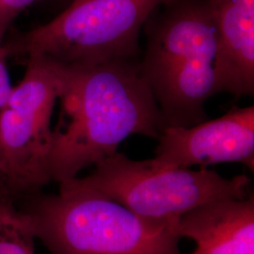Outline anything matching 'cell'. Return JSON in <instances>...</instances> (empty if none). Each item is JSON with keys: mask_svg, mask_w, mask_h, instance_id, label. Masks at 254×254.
I'll use <instances>...</instances> for the list:
<instances>
[{"mask_svg": "<svg viewBox=\"0 0 254 254\" xmlns=\"http://www.w3.org/2000/svg\"><path fill=\"white\" fill-rule=\"evenodd\" d=\"M60 64L62 83L48 160L51 181L73 179L117 153L134 134L158 138L165 129L139 59L89 66Z\"/></svg>", "mask_w": 254, "mask_h": 254, "instance_id": "1", "label": "cell"}, {"mask_svg": "<svg viewBox=\"0 0 254 254\" xmlns=\"http://www.w3.org/2000/svg\"><path fill=\"white\" fill-rule=\"evenodd\" d=\"M139 60L168 127H190L207 120L204 105L218 94V31L207 0H173L154 10L143 27Z\"/></svg>", "mask_w": 254, "mask_h": 254, "instance_id": "2", "label": "cell"}, {"mask_svg": "<svg viewBox=\"0 0 254 254\" xmlns=\"http://www.w3.org/2000/svg\"><path fill=\"white\" fill-rule=\"evenodd\" d=\"M56 194L17 200L34 236L51 254H180L179 218H142L82 184L59 183Z\"/></svg>", "mask_w": 254, "mask_h": 254, "instance_id": "3", "label": "cell"}, {"mask_svg": "<svg viewBox=\"0 0 254 254\" xmlns=\"http://www.w3.org/2000/svg\"><path fill=\"white\" fill-rule=\"evenodd\" d=\"M172 1L72 0L58 16L27 32L14 49L69 66L139 59L147 19Z\"/></svg>", "mask_w": 254, "mask_h": 254, "instance_id": "4", "label": "cell"}, {"mask_svg": "<svg viewBox=\"0 0 254 254\" xmlns=\"http://www.w3.org/2000/svg\"><path fill=\"white\" fill-rule=\"evenodd\" d=\"M94 166L91 174L78 177L82 184L149 219H176L213 200L250 196L252 181L246 175L228 179L206 169L136 161L119 153Z\"/></svg>", "mask_w": 254, "mask_h": 254, "instance_id": "5", "label": "cell"}, {"mask_svg": "<svg viewBox=\"0 0 254 254\" xmlns=\"http://www.w3.org/2000/svg\"><path fill=\"white\" fill-rule=\"evenodd\" d=\"M61 66L45 57L27 58L0 115V180L18 200L50 183L52 116L60 95Z\"/></svg>", "mask_w": 254, "mask_h": 254, "instance_id": "6", "label": "cell"}, {"mask_svg": "<svg viewBox=\"0 0 254 254\" xmlns=\"http://www.w3.org/2000/svg\"><path fill=\"white\" fill-rule=\"evenodd\" d=\"M154 163L174 168L240 162L254 168V107L190 127H168L157 138Z\"/></svg>", "mask_w": 254, "mask_h": 254, "instance_id": "7", "label": "cell"}, {"mask_svg": "<svg viewBox=\"0 0 254 254\" xmlns=\"http://www.w3.org/2000/svg\"><path fill=\"white\" fill-rule=\"evenodd\" d=\"M177 234L196 242L191 254H254V200H213L183 215Z\"/></svg>", "mask_w": 254, "mask_h": 254, "instance_id": "8", "label": "cell"}, {"mask_svg": "<svg viewBox=\"0 0 254 254\" xmlns=\"http://www.w3.org/2000/svg\"><path fill=\"white\" fill-rule=\"evenodd\" d=\"M218 31V93H254V0H207Z\"/></svg>", "mask_w": 254, "mask_h": 254, "instance_id": "9", "label": "cell"}, {"mask_svg": "<svg viewBox=\"0 0 254 254\" xmlns=\"http://www.w3.org/2000/svg\"><path fill=\"white\" fill-rule=\"evenodd\" d=\"M17 200L0 180V254H35L36 237Z\"/></svg>", "mask_w": 254, "mask_h": 254, "instance_id": "10", "label": "cell"}, {"mask_svg": "<svg viewBox=\"0 0 254 254\" xmlns=\"http://www.w3.org/2000/svg\"><path fill=\"white\" fill-rule=\"evenodd\" d=\"M4 36L5 33L0 32V115L8 102L10 91L13 87L10 82L7 66L8 51L4 44Z\"/></svg>", "mask_w": 254, "mask_h": 254, "instance_id": "11", "label": "cell"}, {"mask_svg": "<svg viewBox=\"0 0 254 254\" xmlns=\"http://www.w3.org/2000/svg\"><path fill=\"white\" fill-rule=\"evenodd\" d=\"M36 0H0V32L6 33L9 24Z\"/></svg>", "mask_w": 254, "mask_h": 254, "instance_id": "12", "label": "cell"}]
</instances>
